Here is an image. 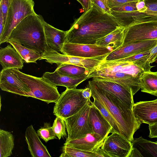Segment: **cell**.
I'll return each instance as SVG.
<instances>
[{
  "label": "cell",
  "mask_w": 157,
  "mask_h": 157,
  "mask_svg": "<svg viewBox=\"0 0 157 157\" xmlns=\"http://www.w3.org/2000/svg\"><path fill=\"white\" fill-rule=\"evenodd\" d=\"M120 26L111 14L91 2L90 7L75 20L66 31L65 43L96 44L97 40Z\"/></svg>",
  "instance_id": "6da1fadb"
},
{
  "label": "cell",
  "mask_w": 157,
  "mask_h": 157,
  "mask_svg": "<svg viewBox=\"0 0 157 157\" xmlns=\"http://www.w3.org/2000/svg\"><path fill=\"white\" fill-rule=\"evenodd\" d=\"M144 71L132 63L104 59L91 71L88 79L119 84L134 95L141 88L140 78Z\"/></svg>",
  "instance_id": "7a4b0ae2"
},
{
  "label": "cell",
  "mask_w": 157,
  "mask_h": 157,
  "mask_svg": "<svg viewBox=\"0 0 157 157\" xmlns=\"http://www.w3.org/2000/svg\"><path fill=\"white\" fill-rule=\"evenodd\" d=\"M87 86L91 90V96L101 104L115 120L121 134L132 142L135 132L142 124L135 117L132 109L103 90L92 80L88 82Z\"/></svg>",
  "instance_id": "3957f363"
},
{
  "label": "cell",
  "mask_w": 157,
  "mask_h": 157,
  "mask_svg": "<svg viewBox=\"0 0 157 157\" xmlns=\"http://www.w3.org/2000/svg\"><path fill=\"white\" fill-rule=\"evenodd\" d=\"M44 21L41 15L36 13L29 15L13 29L7 41H15L42 54L47 45Z\"/></svg>",
  "instance_id": "277c9868"
},
{
  "label": "cell",
  "mask_w": 157,
  "mask_h": 157,
  "mask_svg": "<svg viewBox=\"0 0 157 157\" xmlns=\"http://www.w3.org/2000/svg\"><path fill=\"white\" fill-rule=\"evenodd\" d=\"M19 78L28 86L31 90L32 98L49 104L56 103L60 94L57 87L46 81L42 77H38L26 74L19 69L12 68Z\"/></svg>",
  "instance_id": "5b68a950"
},
{
  "label": "cell",
  "mask_w": 157,
  "mask_h": 157,
  "mask_svg": "<svg viewBox=\"0 0 157 157\" xmlns=\"http://www.w3.org/2000/svg\"><path fill=\"white\" fill-rule=\"evenodd\" d=\"M9 5L0 44L6 42L11 32L24 18L35 13L33 0H9Z\"/></svg>",
  "instance_id": "8992f818"
},
{
  "label": "cell",
  "mask_w": 157,
  "mask_h": 157,
  "mask_svg": "<svg viewBox=\"0 0 157 157\" xmlns=\"http://www.w3.org/2000/svg\"><path fill=\"white\" fill-rule=\"evenodd\" d=\"M83 90L66 88L55 103L54 114L64 119L77 113L90 100L83 97Z\"/></svg>",
  "instance_id": "52a82bcc"
},
{
  "label": "cell",
  "mask_w": 157,
  "mask_h": 157,
  "mask_svg": "<svg viewBox=\"0 0 157 157\" xmlns=\"http://www.w3.org/2000/svg\"><path fill=\"white\" fill-rule=\"evenodd\" d=\"M93 102L89 100L77 113L64 119L68 136L66 140L83 137L94 132L89 120V114Z\"/></svg>",
  "instance_id": "ba28073f"
},
{
  "label": "cell",
  "mask_w": 157,
  "mask_h": 157,
  "mask_svg": "<svg viewBox=\"0 0 157 157\" xmlns=\"http://www.w3.org/2000/svg\"><path fill=\"white\" fill-rule=\"evenodd\" d=\"M41 59H45L46 62L51 64L56 63L58 66L63 63L74 64L85 68L90 72L104 60L61 54L53 50L47 45L40 60Z\"/></svg>",
  "instance_id": "9c48e42d"
},
{
  "label": "cell",
  "mask_w": 157,
  "mask_h": 157,
  "mask_svg": "<svg viewBox=\"0 0 157 157\" xmlns=\"http://www.w3.org/2000/svg\"><path fill=\"white\" fill-rule=\"evenodd\" d=\"M157 39V21L135 24L125 28L121 46L137 41Z\"/></svg>",
  "instance_id": "30bf717a"
},
{
  "label": "cell",
  "mask_w": 157,
  "mask_h": 157,
  "mask_svg": "<svg viewBox=\"0 0 157 157\" xmlns=\"http://www.w3.org/2000/svg\"><path fill=\"white\" fill-rule=\"evenodd\" d=\"M111 52L107 48L96 44L65 43L62 54L86 58L104 59Z\"/></svg>",
  "instance_id": "8fae6325"
},
{
  "label": "cell",
  "mask_w": 157,
  "mask_h": 157,
  "mask_svg": "<svg viewBox=\"0 0 157 157\" xmlns=\"http://www.w3.org/2000/svg\"><path fill=\"white\" fill-rule=\"evenodd\" d=\"M101 148L109 157H129L132 146L120 133L113 132L105 139Z\"/></svg>",
  "instance_id": "7c38bea8"
},
{
  "label": "cell",
  "mask_w": 157,
  "mask_h": 157,
  "mask_svg": "<svg viewBox=\"0 0 157 157\" xmlns=\"http://www.w3.org/2000/svg\"><path fill=\"white\" fill-rule=\"evenodd\" d=\"M0 87L4 91L21 96L32 97L30 88L19 78L12 68L2 69L1 71Z\"/></svg>",
  "instance_id": "4fadbf2b"
},
{
  "label": "cell",
  "mask_w": 157,
  "mask_h": 157,
  "mask_svg": "<svg viewBox=\"0 0 157 157\" xmlns=\"http://www.w3.org/2000/svg\"><path fill=\"white\" fill-rule=\"evenodd\" d=\"M157 44L156 39L137 41L121 46L108 55L104 60L111 61L126 58L150 50Z\"/></svg>",
  "instance_id": "5bb4252c"
},
{
  "label": "cell",
  "mask_w": 157,
  "mask_h": 157,
  "mask_svg": "<svg viewBox=\"0 0 157 157\" xmlns=\"http://www.w3.org/2000/svg\"><path fill=\"white\" fill-rule=\"evenodd\" d=\"M132 109L135 117L141 124L152 125L157 123V99L137 102Z\"/></svg>",
  "instance_id": "9a60e30c"
},
{
  "label": "cell",
  "mask_w": 157,
  "mask_h": 157,
  "mask_svg": "<svg viewBox=\"0 0 157 157\" xmlns=\"http://www.w3.org/2000/svg\"><path fill=\"white\" fill-rule=\"evenodd\" d=\"M93 80L104 90L113 95L128 108L132 109L134 104L132 93L121 85L113 82L101 80Z\"/></svg>",
  "instance_id": "2e32d148"
},
{
  "label": "cell",
  "mask_w": 157,
  "mask_h": 157,
  "mask_svg": "<svg viewBox=\"0 0 157 157\" xmlns=\"http://www.w3.org/2000/svg\"><path fill=\"white\" fill-rule=\"evenodd\" d=\"M105 137L95 132L79 139L66 140L64 144L82 150L97 151L101 149Z\"/></svg>",
  "instance_id": "e0dca14e"
},
{
  "label": "cell",
  "mask_w": 157,
  "mask_h": 157,
  "mask_svg": "<svg viewBox=\"0 0 157 157\" xmlns=\"http://www.w3.org/2000/svg\"><path fill=\"white\" fill-rule=\"evenodd\" d=\"M88 75H84L78 77H72L62 74L55 70L53 72H45L42 77L54 85L74 89L81 82L88 79Z\"/></svg>",
  "instance_id": "ac0fdd59"
},
{
  "label": "cell",
  "mask_w": 157,
  "mask_h": 157,
  "mask_svg": "<svg viewBox=\"0 0 157 157\" xmlns=\"http://www.w3.org/2000/svg\"><path fill=\"white\" fill-rule=\"evenodd\" d=\"M32 125L26 129L25 137L28 148L32 157H51L46 147L40 140Z\"/></svg>",
  "instance_id": "d6986e66"
},
{
  "label": "cell",
  "mask_w": 157,
  "mask_h": 157,
  "mask_svg": "<svg viewBox=\"0 0 157 157\" xmlns=\"http://www.w3.org/2000/svg\"><path fill=\"white\" fill-rule=\"evenodd\" d=\"M89 120L94 132L106 138L113 132L111 125L93 103L90 109Z\"/></svg>",
  "instance_id": "ffe728a7"
},
{
  "label": "cell",
  "mask_w": 157,
  "mask_h": 157,
  "mask_svg": "<svg viewBox=\"0 0 157 157\" xmlns=\"http://www.w3.org/2000/svg\"><path fill=\"white\" fill-rule=\"evenodd\" d=\"M47 45L53 50L62 53L65 42L66 31L57 29L46 22H43Z\"/></svg>",
  "instance_id": "44dd1931"
},
{
  "label": "cell",
  "mask_w": 157,
  "mask_h": 157,
  "mask_svg": "<svg viewBox=\"0 0 157 157\" xmlns=\"http://www.w3.org/2000/svg\"><path fill=\"white\" fill-rule=\"evenodd\" d=\"M24 61L18 52L10 45L0 49V63L2 69H22Z\"/></svg>",
  "instance_id": "7402d4cb"
},
{
  "label": "cell",
  "mask_w": 157,
  "mask_h": 157,
  "mask_svg": "<svg viewBox=\"0 0 157 157\" xmlns=\"http://www.w3.org/2000/svg\"><path fill=\"white\" fill-rule=\"evenodd\" d=\"M125 28L120 26L115 30L100 39L96 44L107 48L111 52L120 47L122 44Z\"/></svg>",
  "instance_id": "603a6c76"
},
{
  "label": "cell",
  "mask_w": 157,
  "mask_h": 157,
  "mask_svg": "<svg viewBox=\"0 0 157 157\" xmlns=\"http://www.w3.org/2000/svg\"><path fill=\"white\" fill-rule=\"evenodd\" d=\"M132 145L141 157H157V141H151L141 136L134 138Z\"/></svg>",
  "instance_id": "cb8c5ba5"
},
{
  "label": "cell",
  "mask_w": 157,
  "mask_h": 157,
  "mask_svg": "<svg viewBox=\"0 0 157 157\" xmlns=\"http://www.w3.org/2000/svg\"><path fill=\"white\" fill-rule=\"evenodd\" d=\"M60 157H108L101 148L97 151H86L76 148L64 144Z\"/></svg>",
  "instance_id": "d4e9b609"
},
{
  "label": "cell",
  "mask_w": 157,
  "mask_h": 157,
  "mask_svg": "<svg viewBox=\"0 0 157 157\" xmlns=\"http://www.w3.org/2000/svg\"><path fill=\"white\" fill-rule=\"evenodd\" d=\"M6 42L10 44L16 49L25 63H36V61L40 60L41 57V53L27 48L17 42L10 40Z\"/></svg>",
  "instance_id": "484cf974"
},
{
  "label": "cell",
  "mask_w": 157,
  "mask_h": 157,
  "mask_svg": "<svg viewBox=\"0 0 157 157\" xmlns=\"http://www.w3.org/2000/svg\"><path fill=\"white\" fill-rule=\"evenodd\" d=\"M14 138L10 132L0 129V157H8L12 154Z\"/></svg>",
  "instance_id": "4316f807"
},
{
  "label": "cell",
  "mask_w": 157,
  "mask_h": 157,
  "mask_svg": "<svg viewBox=\"0 0 157 157\" xmlns=\"http://www.w3.org/2000/svg\"><path fill=\"white\" fill-rule=\"evenodd\" d=\"M140 79L142 92L151 94L157 91V71L144 72Z\"/></svg>",
  "instance_id": "83f0119b"
},
{
  "label": "cell",
  "mask_w": 157,
  "mask_h": 157,
  "mask_svg": "<svg viewBox=\"0 0 157 157\" xmlns=\"http://www.w3.org/2000/svg\"><path fill=\"white\" fill-rule=\"evenodd\" d=\"M56 70L62 74L72 77H78L84 75H88L90 72L84 67L66 63L61 64Z\"/></svg>",
  "instance_id": "f1b7e54d"
},
{
  "label": "cell",
  "mask_w": 157,
  "mask_h": 157,
  "mask_svg": "<svg viewBox=\"0 0 157 157\" xmlns=\"http://www.w3.org/2000/svg\"><path fill=\"white\" fill-rule=\"evenodd\" d=\"M151 49L126 58L114 60L117 62L128 61L132 62L145 72V63Z\"/></svg>",
  "instance_id": "f546056e"
},
{
  "label": "cell",
  "mask_w": 157,
  "mask_h": 157,
  "mask_svg": "<svg viewBox=\"0 0 157 157\" xmlns=\"http://www.w3.org/2000/svg\"><path fill=\"white\" fill-rule=\"evenodd\" d=\"M94 99L93 104L99 109L105 118L111 125L112 128L113 132H117L121 134L120 130L115 120L101 104L96 99L94 98Z\"/></svg>",
  "instance_id": "4dcf8cb0"
},
{
  "label": "cell",
  "mask_w": 157,
  "mask_h": 157,
  "mask_svg": "<svg viewBox=\"0 0 157 157\" xmlns=\"http://www.w3.org/2000/svg\"><path fill=\"white\" fill-rule=\"evenodd\" d=\"M52 127L56 136L59 140L67 136L65 123L63 118L56 116Z\"/></svg>",
  "instance_id": "1f68e13d"
},
{
  "label": "cell",
  "mask_w": 157,
  "mask_h": 157,
  "mask_svg": "<svg viewBox=\"0 0 157 157\" xmlns=\"http://www.w3.org/2000/svg\"><path fill=\"white\" fill-rule=\"evenodd\" d=\"M37 133L40 138L46 142L56 138V136L49 123H44V126L38 129Z\"/></svg>",
  "instance_id": "d6a6232c"
},
{
  "label": "cell",
  "mask_w": 157,
  "mask_h": 157,
  "mask_svg": "<svg viewBox=\"0 0 157 157\" xmlns=\"http://www.w3.org/2000/svg\"><path fill=\"white\" fill-rule=\"evenodd\" d=\"M157 59V44L151 49L145 64V72L151 71V68L154 66L150 63L155 62Z\"/></svg>",
  "instance_id": "836d02e7"
},
{
  "label": "cell",
  "mask_w": 157,
  "mask_h": 157,
  "mask_svg": "<svg viewBox=\"0 0 157 157\" xmlns=\"http://www.w3.org/2000/svg\"><path fill=\"white\" fill-rule=\"evenodd\" d=\"M137 2H132L125 3L121 6L110 9V11L125 12L137 11L136 3Z\"/></svg>",
  "instance_id": "e575fe53"
},
{
  "label": "cell",
  "mask_w": 157,
  "mask_h": 157,
  "mask_svg": "<svg viewBox=\"0 0 157 157\" xmlns=\"http://www.w3.org/2000/svg\"><path fill=\"white\" fill-rule=\"evenodd\" d=\"M9 1L1 0L0 1V13L2 14L3 18L5 25L9 7Z\"/></svg>",
  "instance_id": "d590c367"
},
{
  "label": "cell",
  "mask_w": 157,
  "mask_h": 157,
  "mask_svg": "<svg viewBox=\"0 0 157 157\" xmlns=\"http://www.w3.org/2000/svg\"><path fill=\"white\" fill-rule=\"evenodd\" d=\"M140 0H108V6L110 9L125 3L132 2H137Z\"/></svg>",
  "instance_id": "8d00e7d4"
},
{
  "label": "cell",
  "mask_w": 157,
  "mask_h": 157,
  "mask_svg": "<svg viewBox=\"0 0 157 157\" xmlns=\"http://www.w3.org/2000/svg\"><path fill=\"white\" fill-rule=\"evenodd\" d=\"M91 2L101 9L104 12L110 13V10L106 8L101 0H91Z\"/></svg>",
  "instance_id": "74e56055"
},
{
  "label": "cell",
  "mask_w": 157,
  "mask_h": 157,
  "mask_svg": "<svg viewBox=\"0 0 157 157\" xmlns=\"http://www.w3.org/2000/svg\"><path fill=\"white\" fill-rule=\"evenodd\" d=\"M149 135L150 138H157V123L149 125Z\"/></svg>",
  "instance_id": "f35d334b"
},
{
  "label": "cell",
  "mask_w": 157,
  "mask_h": 157,
  "mask_svg": "<svg viewBox=\"0 0 157 157\" xmlns=\"http://www.w3.org/2000/svg\"><path fill=\"white\" fill-rule=\"evenodd\" d=\"M137 11L140 13H144L147 9V7L144 0H140L136 3Z\"/></svg>",
  "instance_id": "ab89813d"
},
{
  "label": "cell",
  "mask_w": 157,
  "mask_h": 157,
  "mask_svg": "<svg viewBox=\"0 0 157 157\" xmlns=\"http://www.w3.org/2000/svg\"><path fill=\"white\" fill-rule=\"evenodd\" d=\"M82 5L83 9L86 11L90 7L91 0H76Z\"/></svg>",
  "instance_id": "60d3db41"
},
{
  "label": "cell",
  "mask_w": 157,
  "mask_h": 157,
  "mask_svg": "<svg viewBox=\"0 0 157 157\" xmlns=\"http://www.w3.org/2000/svg\"><path fill=\"white\" fill-rule=\"evenodd\" d=\"M82 94L85 98L90 100V98L92 96L91 89L87 87L83 89L82 91Z\"/></svg>",
  "instance_id": "b9f144b4"
},
{
  "label": "cell",
  "mask_w": 157,
  "mask_h": 157,
  "mask_svg": "<svg viewBox=\"0 0 157 157\" xmlns=\"http://www.w3.org/2000/svg\"><path fill=\"white\" fill-rule=\"evenodd\" d=\"M4 27L3 19L2 14L0 13V36H1L3 32Z\"/></svg>",
  "instance_id": "7bdbcfd3"
},
{
  "label": "cell",
  "mask_w": 157,
  "mask_h": 157,
  "mask_svg": "<svg viewBox=\"0 0 157 157\" xmlns=\"http://www.w3.org/2000/svg\"><path fill=\"white\" fill-rule=\"evenodd\" d=\"M103 2L105 7L108 10H110V9L109 8L108 6V0H101Z\"/></svg>",
  "instance_id": "ee69618b"
},
{
  "label": "cell",
  "mask_w": 157,
  "mask_h": 157,
  "mask_svg": "<svg viewBox=\"0 0 157 157\" xmlns=\"http://www.w3.org/2000/svg\"><path fill=\"white\" fill-rule=\"evenodd\" d=\"M145 3H151L157 2V0H144Z\"/></svg>",
  "instance_id": "f6af8a7d"
},
{
  "label": "cell",
  "mask_w": 157,
  "mask_h": 157,
  "mask_svg": "<svg viewBox=\"0 0 157 157\" xmlns=\"http://www.w3.org/2000/svg\"><path fill=\"white\" fill-rule=\"evenodd\" d=\"M150 94L157 97V91L155 92L151 93Z\"/></svg>",
  "instance_id": "bcb514c9"
}]
</instances>
